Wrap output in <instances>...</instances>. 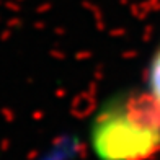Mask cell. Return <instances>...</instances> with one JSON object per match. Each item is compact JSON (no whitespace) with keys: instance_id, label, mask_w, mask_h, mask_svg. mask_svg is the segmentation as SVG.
Wrapping results in <instances>:
<instances>
[{"instance_id":"1","label":"cell","mask_w":160,"mask_h":160,"mask_svg":"<svg viewBox=\"0 0 160 160\" xmlns=\"http://www.w3.org/2000/svg\"><path fill=\"white\" fill-rule=\"evenodd\" d=\"M93 149L101 160H144L160 147V101L136 95L113 105L93 124Z\"/></svg>"},{"instance_id":"2","label":"cell","mask_w":160,"mask_h":160,"mask_svg":"<svg viewBox=\"0 0 160 160\" xmlns=\"http://www.w3.org/2000/svg\"><path fill=\"white\" fill-rule=\"evenodd\" d=\"M149 85L150 92L158 101H160V49L157 51V54L154 57V61L150 64L149 70Z\"/></svg>"}]
</instances>
